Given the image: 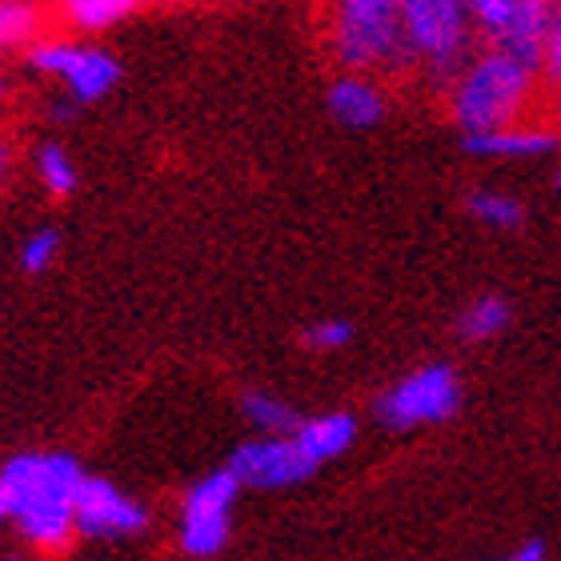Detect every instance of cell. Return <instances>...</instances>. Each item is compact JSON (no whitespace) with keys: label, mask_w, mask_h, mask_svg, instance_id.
<instances>
[{"label":"cell","mask_w":561,"mask_h":561,"mask_svg":"<svg viewBox=\"0 0 561 561\" xmlns=\"http://www.w3.org/2000/svg\"><path fill=\"white\" fill-rule=\"evenodd\" d=\"M293 437L301 445V454L321 469L353 449V442H357V417L350 410H329V413H317V417H301Z\"/></svg>","instance_id":"13"},{"label":"cell","mask_w":561,"mask_h":561,"mask_svg":"<svg viewBox=\"0 0 561 561\" xmlns=\"http://www.w3.org/2000/svg\"><path fill=\"white\" fill-rule=\"evenodd\" d=\"M60 245H65L60 229H53V225H41V229H33V233L21 241L16 265H21V273H28V277H41V273H48L53 265H57Z\"/></svg>","instance_id":"20"},{"label":"cell","mask_w":561,"mask_h":561,"mask_svg":"<svg viewBox=\"0 0 561 561\" xmlns=\"http://www.w3.org/2000/svg\"><path fill=\"white\" fill-rule=\"evenodd\" d=\"M510 321H514V309H510V301H505L502 293H478L473 301L461 305L454 329L466 345H485V341L502 337L505 329H510Z\"/></svg>","instance_id":"14"},{"label":"cell","mask_w":561,"mask_h":561,"mask_svg":"<svg viewBox=\"0 0 561 561\" xmlns=\"http://www.w3.org/2000/svg\"><path fill=\"white\" fill-rule=\"evenodd\" d=\"M41 9L36 0H0V53L12 48H28L41 36Z\"/></svg>","instance_id":"19"},{"label":"cell","mask_w":561,"mask_h":561,"mask_svg":"<svg viewBox=\"0 0 561 561\" xmlns=\"http://www.w3.org/2000/svg\"><path fill=\"white\" fill-rule=\"evenodd\" d=\"M561 133L553 129V121H514L502 129L490 133H469L461 137V149L469 157H485V161H534V157H550L558 149Z\"/></svg>","instance_id":"11"},{"label":"cell","mask_w":561,"mask_h":561,"mask_svg":"<svg viewBox=\"0 0 561 561\" xmlns=\"http://www.w3.org/2000/svg\"><path fill=\"white\" fill-rule=\"evenodd\" d=\"M9 101H12V81L4 77V72H0V117L9 113Z\"/></svg>","instance_id":"25"},{"label":"cell","mask_w":561,"mask_h":561,"mask_svg":"<svg viewBox=\"0 0 561 561\" xmlns=\"http://www.w3.org/2000/svg\"><path fill=\"white\" fill-rule=\"evenodd\" d=\"M325 105L345 129H377L389 117V89L369 72H337L325 93Z\"/></svg>","instance_id":"12"},{"label":"cell","mask_w":561,"mask_h":561,"mask_svg":"<svg viewBox=\"0 0 561 561\" xmlns=\"http://www.w3.org/2000/svg\"><path fill=\"white\" fill-rule=\"evenodd\" d=\"M149 0H57V21L72 33H105L113 24H121L125 16L140 12Z\"/></svg>","instance_id":"15"},{"label":"cell","mask_w":561,"mask_h":561,"mask_svg":"<svg viewBox=\"0 0 561 561\" xmlns=\"http://www.w3.org/2000/svg\"><path fill=\"white\" fill-rule=\"evenodd\" d=\"M12 176H16V145L9 133H0V193L12 185Z\"/></svg>","instance_id":"24"},{"label":"cell","mask_w":561,"mask_h":561,"mask_svg":"<svg viewBox=\"0 0 561 561\" xmlns=\"http://www.w3.org/2000/svg\"><path fill=\"white\" fill-rule=\"evenodd\" d=\"M33 173L53 201H69L72 193H77V185H81L77 161H72L69 149L57 145V140H45V145L33 152Z\"/></svg>","instance_id":"18"},{"label":"cell","mask_w":561,"mask_h":561,"mask_svg":"<svg viewBox=\"0 0 561 561\" xmlns=\"http://www.w3.org/2000/svg\"><path fill=\"white\" fill-rule=\"evenodd\" d=\"M321 45L341 72H369L381 81L413 72L401 0H325Z\"/></svg>","instance_id":"3"},{"label":"cell","mask_w":561,"mask_h":561,"mask_svg":"<svg viewBox=\"0 0 561 561\" xmlns=\"http://www.w3.org/2000/svg\"><path fill=\"white\" fill-rule=\"evenodd\" d=\"M541 81L558 84L561 81V0H558V16H553L550 41H546V53H541Z\"/></svg>","instance_id":"22"},{"label":"cell","mask_w":561,"mask_h":561,"mask_svg":"<svg viewBox=\"0 0 561 561\" xmlns=\"http://www.w3.org/2000/svg\"><path fill=\"white\" fill-rule=\"evenodd\" d=\"M149 529V505L121 490L117 481L101 473H84L81 497H77V538L117 546V541H137Z\"/></svg>","instance_id":"9"},{"label":"cell","mask_w":561,"mask_h":561,"mask_svg":"<svg viewBox=\"0 0 561 561\" xmlns=\"http://www.w3.org/2000/svg\"><path fill=\"white\" fill-rule=\"evenodd\" d=\"M245 485L237 481L229 466L213 469L205 478H197L181 497L176 510V546L193 561L221 558V550L233 538V517L237 502H241Z\"/></svg>","instance_id":"5"},{"label":"cell","mask_w":561,"mask_h":561,"mask_svg":"<svg viewBox=\"0 0 561 561\" xmlns=\"http://www.w3.org/2000/svg\"><path fill=\"white\" fill-rule=\"evenodd\" d=\"M550 121H553V129L561 133V81L553 84V105H550Z\"/></svg>","instance_id":"26"},{"label":"cell","mask_w":561,"mask_h":561,"mask_svg":"<svg viewBox=\"0 0 561 561\" xmlns=\"http://www.w3.org/2000/svg\"><path fill=\"white\" fill-rule=\"evenodd\" d=\"M401 21L413 53V72L445 93V84L478 53L473 0H401Z\"/></svg>","instance_id":"4"},{"label":"cell","mask_w":561,"mask_h":561,"mask_svg":"<svg viewBox=\"0 0 561 561\" xmlns=\"http://www.w3.org/2000/svg\"><path fill=\"white\" fill-rule=\"evenodd\" d=\"M466 213L493 233H514L526 225V205L514 193H502V188H473L466 197Z\"/></svg>","instance_id":"17"},{"label":"cell","mask_w":561,"mask_h":561,"mask_svg":"<svg viewBox=\"0 0 561 561\" xmlns=\"http://www.w3.org/2000/svg\"><path fill=\"white\" fill-rule=\"evenodd\" d=\"M546 558H550L546 541H541V538H526L522 546H514L510 553H502V558H490V561H546Z\"/></svg>","instance_id":"23"},{"label":"cell","mask_w":561,"mask_h":561,"mask_svg":"<svg viewBox=\"0 0 561 561\" xmlns=\"http://www.w3.org/2000/svg\"><path fill=\"white\" fill-rule=\"evenodd\" d=\"M558 0H473V28L481 48H497L541 69Z\"/></svg>","instance_id":"8"},{"label":"cell","mask_w":561,"mask_h":561,"mask_svg":"<svg viewBox=\"0 0 561 561\" xmlns=\"http://www.w3.org/2000/svg\"><path fill=\"white\" fill-rule=\"evenodd\" d=\"M84 466L72 454L33 449L0 466V529H16L33 553L57 558L77 541Z\"/></svg>","instance_id":"1"},{"label":"cell","mask_w":561,"mask_h":561,"mask_svg":"<svg viewBox=\"0 0 561 561\" xmlns=\"http://www.w3.org/2000/svg\"><path fill=\"white\" fill-rule=\"evenodd\" d=\"M461 398H466V389H461V377H457L454 365L430 362L398 377L374 401V413L393 433L430 430V425H445L449 417H457Z\"/></svg>","instance_id":"6"},{"label":"cell","mask_w":561,"mask_h":561,"mask_svg":"<svg viewBox=\"0 0 561 561\" xmlns=\"http://www.w3.org/2000/svg\"><path fill=\"white\" fill-rule=\"evenodd\" d=\"M0 561H33V558H28V553H4Z\"/></svg>","instance_id":"27"},{"label":"cell","mask_w":561,"mask_h":561,"mask_svg":"<svg viewBox=\"0 0 561 561\" xmlns=\"http://www.w3.org/2000/svg\"><path fill=\"white\" fill-rule=\"evenodd\" d=\"M96 561H113V558H96Z\"/></svg>","instance_id":"29"},{"label":"cell","mask_w":561,"mask_h":561,"mask_svg":"<svg viewBox=\"0 0 561 561\" xmlns=\"http://www.w3.org/2000/svg\"><path fill=\"white\" fill-rule=\"evenodd\" d=\"M353 333H357V329H353V321H345V317H321L313 325H305L301 345L309 353H337L350 345Z\"/></svg>","instance_id":"21"},{"label":"cell","mask_w":561,"mask_h":561,"mask_svg":"<svg viewBox=\"0 0 561 561\" xmlns=\"http://www.w3.org/2000/svg\"><path fill=\"white\" fill-rule=\"evenodd\" d=\"M237 405H241V417H245L249 430L261 433V437H285L301 425V413L273 389H245Z\"/></svg>","instance_id":"16"},{"label":"cell","mask_w":561,"mask_h":561,"mask_svg":"<svg viewBox=\"0 0 561 561\" xmlns=\"http://www.w3.org/2000/svg\"><path fill=\"white\" fill-rule=\"evenodd\" d=\"M229 469L245 490L261 493L293 490V485H301L317 473V466L301 454L293 433H285V437H261L257 433L253 442H241L229 457Z\"/></svg>","instance_id":"10"},{"label":"cell","mask_w":561,"mask_h":561,"mask_svg":"<svg viewBox=\"0 0 561 561\" xmlns=\"http://www.w3.org/2000/svg\"><path fill=\"white\" fill-rule=\"evenodd\" d=\"M24 65L36 77L65 84V96H72L77 105L105 101L121 81V60L108 48L77 45L69 36H36L33 45L24 48Z\"/></svg>","instance_id":"7"},{"label":"cell","mask_w":561,"mask_h":561,"mask_svg":"<svg viewBox=\"0 0 561 561\" xmlns=\"http://www.w3.org/2000/svg\"><path fill=\"white\" fill-rule=\"evenodd\" d=\"M553 188H558V193H561V169H558V176H553Z\"/></svg>","instance_id":"28"},{"label":"cell","mask_w":561,"mask_h":561,"mask_svg":"<svg viewBox=\"0 0 561 561\" xmlns=\"http://www.w3.org/2000/svg\"><path fill=\"white\" fill-rule=\"evenodd\" d=\"M541 84L546 81L538 65L497 53V48H478L454 81L445 84V117L454 121L461 137L529 121Z\"/></svg>","instance_id":"2"}]
</instances>
